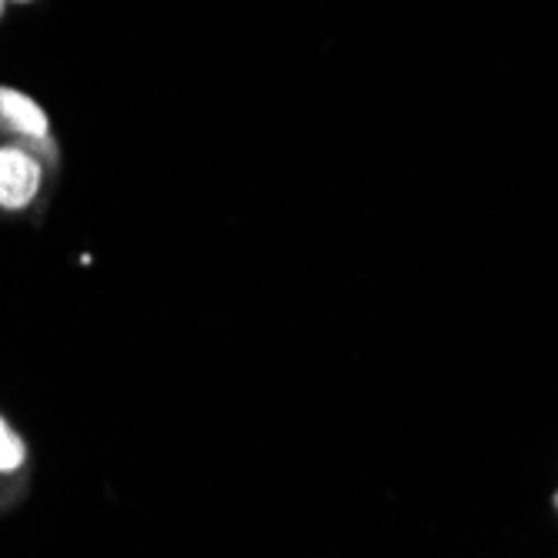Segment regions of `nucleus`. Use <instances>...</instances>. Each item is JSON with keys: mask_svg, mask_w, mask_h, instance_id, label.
<instances>
[{"mask_svg": "<svg viewBox=\"0 0 558 558\" xmlns=\"http://www.w3.org/2000/svg\"><path fill=\"white\" fill-rule=\"evenodd\" d=\"M40 187V165L24 147H0V208H27Z\"/></svg>", "mask_w": 558, "mask_h": 558, "instance_id": "1", "label": "nucleus"}, {"mask_svg": "<svg viewBox=\"0 0 558 558\" xmlns=\"http://www.w3.org/2000/svg\"><path fill=\"white\" fill-rule=\"evenodd\" d=\"M0 121H8L11 131H17L21 137L34 141L44 155H54V141H50V121L44 114V108L34 97L14 90V87H0Z\"/></svg>", "mask_w": 558, "mask_h": 558, "instance_id": "2", "label": "nucleus"}, {"mask_svg": "<svg viewBox=\"0 0 558 558\" xmlns=\"http://www.w3.org/2000/svg\"><path fill=\"white\" fill-rule=\"evenodd\" d=\"M21 462H24V445H21V438L4 425V418H0V472H14Z\"/></svg>", "mask_w": 558, "mask_h": 558, "instance_id": "3", "label": "nucleus"}]
</instances>
